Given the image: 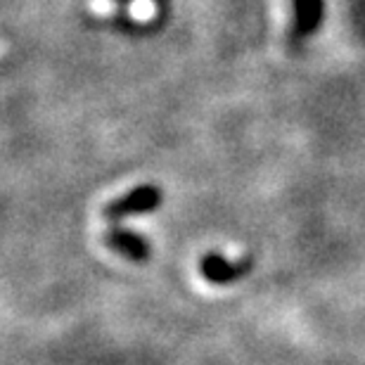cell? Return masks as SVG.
Segmentation results:
<instances>
[{
	"instance_id": "cell-5",
	"label": "cell",
	"mask_w": 365,
	"mask_h": 365,
	"mask_svg": "<svg viewBox=\"0 0 365 365\" xmlns=\"http://www.w3.org/2000/svg\"><path fill=\"white\" fill-rule=\"evenodd\" d=\"M128 14H130V19H135V21H152L159 14V5H157V0H130V5H128Z\"/></svg>"
},
{
	"instance_id": "cell-1",
	"label": "cell",
	"mask_w": 365,
	"mask_h": 365,
	"mask_svg": "<svg viewBox=\"0 0 365 365\" xmlns=\"http://www.w3.org/2000/svg\"><path fill=\"white\" fill-rule=\"evenodd\" d=\"M162 204V190L155 185H140L135 190H130L128 195H123L121 200L109 202L105 207V218L107 221H119V218L145 214L152 211Z\"/></svg>"
},
{
	"instance_id": "cell-4",
	"label": "cell",
	"mask_w": 365,
	"mask_h": 365,
	"mask_svg": "<svg viewBox=\"0 0 365 365\" xmlns=\"http://www.w3.org/2000/svg\"><path fill=\"white\" fill-rule=\"evenodd\" d=\"M297 5V24H299V31L302 34H309L316 29L320 14H323V5L320 0H294Z\"/></svg>"
},
{
	"instance_id": "cell-3",
	"label": "cell",
	"mask_w": 365,
	"mask_h": 365,
	"mask_svg": "<svg viewBox=\"0 0 365 365\" xmlns=\"http://www.w3.org/2000/svg\"><path fill=\"white\" fill-rule=\"evenodd\" d=\"M105 245L112 247L114 252H119L121 257H126L130 261H145L150 257V247L148 242L135 235L130 230H123V228H109L105 230Z\"/></svg>"
},
{
	"instance_id": "cell-6",
	"label": "cell",
	"mask_w": 365,
	"mask_h": 365,
	"mask_svg": "<svg viewBox=\"0 0 365 365\" xmlns=\"http://www.w3.org/2000/svg\"><path fill=\"white\" fill-rule=\"evenodd\" d=\"M116 0H88V10L98 17H112L116 14Z\"/></svg>"
},
{
	"instance_id": "cell-2",
	"label": "cell",
	"mask_w": 365,
	"mask_h": 365,
	"mask_svg": "<svg viewBox=\"0 0 365 365\" xmlns=\"http://www.w3.org/2000/svg\"><path fill=\"white\" fill-rule=\"evenodd\" d=\"M202 275L207 277L209 282L214 284H225L232 282L237 277H242L247 271H250V261H228L218 254H209V257L202 259Z\"/></svg>"
},
{
	"instance_id": "cell-7",
	"label": "cell",
	"mask_w": 365,
	"mask_h": 365,
	"mask_svg": "<svg viewBox=\"0 0 365 365\" xmlns=\"http://www.w3.org/2000/svg\"><path fill=\"white\" fill-rule=\"evenodd\" d=\"M0 53H5V46H0Z\"/></svg>"
}]
</instances>
